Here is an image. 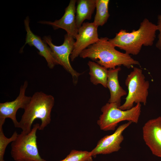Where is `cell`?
<instances>
[{"instance_id":"6da1fadb","label":"cell","mask_w":161,"mask_h":161,"mask_svg":"<svg viewBox=\"0 0 161 161\" xmlns=\"http://www.w3.org/2000/svg\"><path fill=\"white\" fill-rule=\"evenodd\" d=\"M106 37H101L96 43L83 50L79 56L88 58L107 69H113L123 65L128 69L135 65H140L139 62L130 55L121 52L109 41Z\"/></svg>"},{"instance_id":"7a4b0ae2","label":"cell","mask_w":161,"mask_h":161,"mask_svg":"<svg viewBox=\"0 0 161 161\" xmlns=\"http://www.w3.org/2000/svg\"><path fill=\"white\" fill-rule=\"evenodd\" d=\"M157 31V25L145 18L140 23L138 29L134 30L130 32L121 29L114 37L109 40L114 46L124 51L126 53L137 55L143 46L153 45Z\"/></svg>"},{"instance_id":"3957f363","label":"cell","mask_w":161,"mask_h":161,"mask_svg":"<svg viewBox=\"0 0 161 161\" xmlns=\"http://www.w3.org/2000/svg\"><path fill=\"white\" fill-rule=\"evenodd\" d=\"M54 103L52 95L42 92H35L24 109L18 128L25 133H28L31 130L34 120L38 119L41 121L38 130H43L50 123L51 112Z\"/></svg>"},{"instance_id":"277c9868","label":"cell","mask_w":161,"mask_h":161,"mask_svg":"<svg viewBox=\"0 0 161 161\" xmlns=\"http://www.w3.org/2000/svg\"><path fill=\"white\" fill-rule=\"evenodd\" d=\"M120 105L117 103L108 102L102 107V114L97 121L101 130L114 131L119 123L125 120L138 123L141 112V104L137 103L131 109L125 110L119 108Z\"/></svg>"},{"instance_id":"5b68a950","label":"cell","mask_w":161,"mask_h":161,"mask_svg":"<svg viewBox=\"0 0 161 161\" xmlns=\"http://www.w3.org/2000/svg\"><path fill=\"white\" fill-rule=\"evenodd\" d=\"M40 124L33 125L31 131H23L12 142L11 154L15 161H47L40 156L38 148L36 133Z\"/></svg>"},{"instance_id":"8992f818","label":"cell","mask_w":161,"mask_h":161,"mask_svg":"<svg viewBox=\"0 0 161 161\" xmlns=\"http://www.w3.org/2000/svg\"><path fill=\"white\" fill-rule=\"evenodd\" d=\"M125 83L127 87L128 93L125 102L119 108L123 110L131 109L134 103H142L145 105L148 95L149 86L148 81L146 80L142 70L134 67L128 75Z\"/></svg>"},{"instance_id":"52a82bcc","label":"cell","mask_w":161,"mask_h":161,"mask_svg":"<svg viewBox=\"0 0 161 161\" xmlns=\"http://www.w3.org/2000/svg\"><path fill=\"white\" fill-rule=\"evenodd\" d=\"M72 36L66 34L64 35V41L60 46L54 44L50 35L45 36L43 39L49 46L52 51V55L58 65L61 66L64 68L71 75L74 84L78 83L79 76L82 74L77 72L71 66L69 57L72 52L75 41Z\"/></svg>"},{"instance_id":"ba28073f","label":"cell","mask_w":161,"mask_h":161,"mask_svg":"<svg viewBox=\"0 0 161 161\" xmlns=\"http://www.w3.org/2000/svg\"><path fill=\"white\" fill-rule=\"evenodd\" d=\"M28 85L27 81H25L21 86L18 95L15 99L0 103V127H2L6 118H9L12 120L15 127L18 128L19 122L16 118V112L20 108L24 109L31 97L25 95Z\"/></svg>"},{"instance_id":"9c48e42d","label":"cell","mask_w":161,"mask_h":161,"mask_svg":"<svg viewBox=\"0 0 161 161\" xmlns=\"http://www.w3.org/2000/svg\"><path fill=\"white\" fill-rule=\"evenodd\" d=\"M98 27L93 22H86L78 29L74 48L70 56L71 61L79 56L83 50L99 40Z\"/></svg>"},{"instance_id":"30bf717a","label":"cell","mask_w":161,"mask_h":161,"mask_svg":"<svg viewBox=\"0 0 161 161\" xmlns=\"http://www.w3.org/2000/svg\"><path fill=\"white\" fill-rule=\"evenodd\" d=\"M132 123L128 121L120 125L113 134L106 135L100 139L96 146L90 151L92 157L99 154H108L118 151L124 140L123 133Z\"/></svg>"},{"instance_id":"8fae6325","label":"cell","mask_w":161,"mask_h":161,"mask_svg":"<svg viewBox=\"0 0 161 161\" xmlns=\"http://www.w3.org/2000/svg\"><path fill=\"white\" fill-rule=\"evenodd\" d=\"M142 131L144 141L152 154L161 158V117L148 121Z\"/></svg>"},{"instance_id":"7c38bea8","label":"cell","mask_w":161,"mask_h":161,"mask_svg":"<svg viewBox=\"0 0 161 161\" xmlns=\"http://www.w3.org/2000/svg\"><path fill=\"white\" fill-rule=\"evenodd\" d=\"M30 18L27 16L24 21L25 28L27 32L25 42L20 50V52L23 51L27 44L30 47L34 46L38 50L39 54L45 58L49 67L52 69L55 65L58 64L53 57L51 49L43 39H42L40 36L34 34L32 31L30 27Z\"/></svg>"},{"instance_id":"4fadbf2b","label":"cell","mask_w":161,"mask_h":161,"mask_svg":"<svg viewBox=\"0 0 161 161\" xmlns=\"http://www.w3.org/2000/svg\"><path fill=\"white\" fill-rule=\"evenodd\" d=\"M76 2L75 0L70 1L68 5L65 9L64 15L60 19L54 22L41 21L38 22L51 26L54 30L63 29L66 31L67 34L75 39L78 32L75 21Z\"/></svg>"},{"instance_id":"5bb4252c","label":"cell","mask_w":161,"mask_h":161,"mask_svg":"<svg viewBox=\"0 0 161 161\" xmlns=\"http://www.w3.org/2000/svg\"><path fill=\"white\" fill-rule=\"evenodd\" d=\"M121 69V68L119 66L108 70L107 88L109 89L110 95L109 103L120 104L121 97L127 95L119 83L118 75Z\"/></svg>"},{"instance_id":"9a60e30c","label":"cell","mask_w":161,"mask_h":161,"mask_svg":"<svg viewBox=\"0 0 161 161\" xmlns=\"http://www.w3.org/2000/svg\"><path fill=\"white\" fill-rule=\"evenodd\" d=\"M75 21L78 29L86 19L90 20L96 8L95 0H78L76 1Z\"/></svg>"},{"instance_id":"2e32d148","label":"cell","mask_w":161,"mask_h":161,"mask_svg":"<svg viewBox=\"0 0 161 161\" xmlns=\"http://www.w3.org/2000/svg\"><path fill=\"white\" fill-rule=\"evenodd\" d=\"M87 64L89 68L91 82L94 85L100 84L104 87L107 88L108 69L93 61H89Z\"/></svg>"},{"instance_id":"e0dca14e","label":"cell","mask_w":161,"mask_h":161,"mask_svg":"<svg viewBox=\"0 0 161 161\" xmlns=\"http://www.w3.org/2000/svg\"><path fill=\"white\" fill-rule=\"evenodd\" d=\"M109 0H95L96 13L93 22L98 27L103 26L107 21L110 15Z\"/></svg>"},{"instance_id":"ac0fdd59","label":"cell","mask_w":161,"mask_h":161,"mask_svg":"<svg viewBox=\"0 0 161 161\" xmlns=\"http://www.w3.org/2000/svg\"><path fill=\"white\" fill-rule=\"evenodd\" d=\"M59 161H92L91 152L72 150L64 159Z\"/></svg>"},{"instance_id":"d6986e66","label":"cell","mask_w":161,"mask_h":161,"mask_svg":"<svg viewBox=\"0 0 161 161\" xmlns=\"http://www.w3.org/2000/svg\"><path fill=\"white\" fill-rule=\"evenodd\" d=\"M18 135L15 131L11 137L8 138L4 134L2 127H0V161H4V155L6 148L9 144L16 139Z\"/></svg>"},{"instance_id":"ffe728a7","label":"cell","mask_w":161,"mask_h":161,"mask_svg":"<svg viewBox=\"0 0 161 161\" xmlns=\"http://www.w3.org/2000/svg\"><path fill=\"white\" fill-rule=\"evenodd\" d=\"M157 26L159 34L158 36V40L156 43V47L158 49L161 50V14L158 16Z\"/></svg>"}]
</instances>
